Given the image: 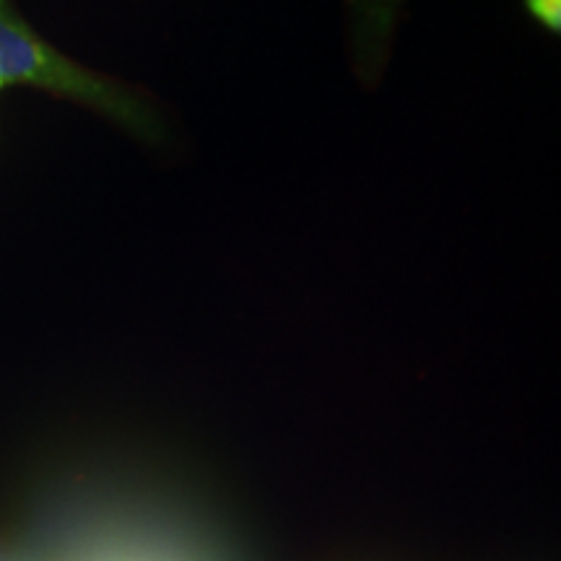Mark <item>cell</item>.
<instances>
[{"label":"cell","mask_w":561,"mask_h":561,"mask_svg":"<svg viewBox=\"0 0 561 561\" xmlns=\"http://www.w3.org/2000/svg\"><path fill=\"white\" fill-rule=\"evenodd\" d=\"M5 87L45 89L102 112L144 138H151L157 130V121L140 96L55 50L21 19L11 0H0V91Z\"/></svg>","instance_id":"cell-1"},{"label":"cell","mask_w":561,"mask_h":561,"mask_svg":"<svg viewBox=\"0 0 561 561\" xmlns=\"http://www.w3.org/2000/svg\"><path fill=\"white\" fill-rule=\"evenodd\" d=\"M528 11L536 16L541 24L549 26L551 32H559L561 26V0H525Z\"/></svg>","instance_id":"cell-2"}]
</instances>
